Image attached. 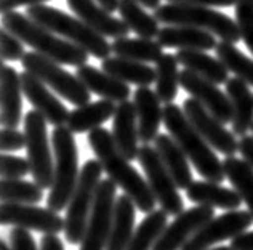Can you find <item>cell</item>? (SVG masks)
Listing matches in <instances>:
<instances>
[{"mask_svg": "<svg viewBox=\"0 0 253 250\" xmlns=\"http://www.w3.org/2000/svg\"><path fill=\"white\" fill-rule=\"evenodd\" d=\"M88 144L96 159L101 162L104 172L119 188L124 189L126 196L131 197L138 210H141L143 213H151L152 210H156L157 199L149 188L148 180H144L130 161L119 151L111 131L101 127L91 130L88 133Z\"/></svg>", "mask_w": 253, "mask_h": 250, "instance_id": "obj_1", "label": "cell"}, {"mask_svg": "<svg viewBox=\"0 0 253 250\" xmlns=\"http://www.w3.org/2000/svg\"><path fill=\"white\" fill-rule=\"evenodd\" d=\"M2 28L15 34L19 41L29 45L37 53L59 64L81 68L88 61V53L84 48L69 42L68 39H59L58 34L32 21L28 15H23V13L15 10L3 13Z\"/></svg>", "mask_w": 253, "mask_h": 250, "instance_id": "obj_2", "label": "cell"}, {"mask_svg": "<svg viewBox=\"0 0 253 250\" xmlns=\"http://www.w3.org/2000/svg\"><path fill=\"white\" fill-rule=\"evenodd\" d=\"M164 125L173 136V140L184 151V154L188 156L189 162L194 166L199 175H202L207 181H224L226 175L223 162H219L218 156L213 153L207 140L196 130L181 108L173 103L165 104Z\"/></svg>", "mask_w": 253, "mask_h": 250, "instance_id": "obj_3", "label": "cell"}, {"mask_svg": "<svg viewBox=\"0 0 253 250\" xmlns=\"http://www.w3.org/2000/svg\"><path fill=\"white\" fill-rule=\"evenodd\" d=\"M26 15L32 21L79 45L86 53L98 58V60H106L111 55L112 45L106 41V37L90 28L81 18H74L69 13H64L59 8H53V6H46L43 3L28 6Z\"/></svg>", "mask_w": 253, "mask_h": 250, "instance_id": "obj_4", "label": "cell"}, {"mask_svg": "<svg viewBox=\"0 0 253 250\" xmlns=\"http://www.w3.org/2000/svg\"><path fill=\"white\" fill-rule=\"evenodd\" d=\"M53 154H55V178L46 197V207L61 212L68 208L69 201L79 181V153L74 133L68 125H59L53 128L51 135Z\"/></svg>", "mask_w": 253, "mask_h": 250, "instance_id": "obj_5", "label": "cell"}, {"mask_svg": "<svg viewBox=\"0 0 253 250\" xmlns=\"http://www.w3.org/2000/svg\"><path fill=\"white\" fill-rule=\"evenodd\" d=\"M154 16L165 26H192L211 32L219 41L237 43L242 41L237 21L210 6L191 3H165L154 10Z\"/></svg>", "mask_w": 253, "mask_h": 250, "instance_id": "obj_6", "label": "cell"}, {"mask_svg": "<svg viewBox=\"0 0 253 250\" xmlns=\"http://www.w3.org/2000/svg\"><path fill=\"white\" fill-rule=\"evenodd\" d=\"M103 166L98 159H90L84 164L79 175L77 186L66 210L64 234L69 244H81L85 238L86 225L95 202L96 189L101 183Z\"/></svg>", "mask_w": 253, "mask_h": 250, "instance_id": "obj_7", "label": "cell"}, {"mask_svg": "<svg viewBox=\"0 0 253 250\" xmlns=\"http://www.w3.org/2000/svg\"><path fill=\"white\" fill-rule=\"evenodd\" d=\"M21 63L24 66V71L39 77L45 85H48L69 103L76 104V106H84V104L90 103L91 91L85 87L77 76L63 69L59 63L42 56L37 51H26Z\"/></svg>", "mask_w": 253, "mask_h": 250, "instance_id": "obj_8", "label": "cell"}, {"mask_svg": "<svg viewBox=\"0 0 253 250\" xmlns=\"http://www.w3.org/2000/svg\"><path fill=\"white\" fill-rule=\"evenodd\" d=\"M46 119L37 109L28 111L24 117V135L28 161L31 162V173L39 186L51 188L55 178V162H53L48 133H46Z\"/></svg>", "mask_w": 253, "mask_h": 250, "instance_id": "obj_9", "label": "cell"}, {"mask_svg": "<svg viewBox=\"0 0 253 250\" xmlns=\"http://www.w3.org/2000/svg\"><path fill=\"white\" fill-rule=\"evenodd\" d=\"M138 162L146 173V180L149 183V188L154 193L157 204L161 206L164 212H167L170 216H176L184 210V202L178 193V186L175 180L171 178L167 167L159 156L157 149L143 144L138 153Z\"/></svg>", "mask_w": 253, "mask_h": 250, "instance_id": "obj_10", "label": "cell"}, {"mask_svg": "<svg viewBox=\"0 0 253 250\" xmlns=\"http://www.w3.org/2000/svg\"><path fill=\"white\" fill-rule=\"evenodd\" d=\"M117 185L111 178L101 180L96 189L95 202L86 225L85 238L81 242V250H106L114 221V208L117 201Z\"/></svg>", "mask_w": 253, "mask_h": 250, "instance_id": "obj_11", "label": "cell"}, {"mask_svg": "<svg viewBox=\"0 0 253 250\" xmlns=\"http://www.w3.org/2000/svg\"><path fill=\"white\" fill-rule=\"evenodd\" d=\"M0 221L3 226H18L43 234H58L64 231L66 221L59 212L39 207L37 204L2 202Z\"/></svg>", "mask_w": 253, "mask_h": 250, "instance_id": "obj_12", "label": "cell"}, {"mask_svg": "<svg viewBox=\"0 0 253 250\" xmlns=\"http://www.w3.org/2000/svg\"><path fill=\"white\" fill-rule=\"evenodd\" d=\"M252 223L253 216L249 210H228V213L213 216L186 242L181 250H209L211 246L223 241H232L239 234L245 233Z\"/></svg>", "mask_w": 253, "mask_h": 250, "instance_id": "obj_13", "label": "cell"}, {"mask_svg": "<svg viewBox=\"0 0 253 250\" xmlns=\"http://www.w3.org/2000/svg\"><path fill=\"white\" fill-rule=\"evenodd\" d=\"M183 111L196 130L207 140L213 149L224 156H234L239 151V141L236 140V135L226 128L224 124L216 119L196 98H188L183 103Z\"/></svg>", "mask_w": 253, "mask_h": 250, "instance_id": "obj_14", "label": "cell"}, {"mask_svg": "<svg viewBox=\"0 0 253 250\" xmlns=\"http://www.w3.org/2000/svg\"><path fill=\"white\" fill-rule=\"evenodd\" d=\"M215 216V210L209 206H196L183 210L173 223L165 228L152 250H181L183 246L199 229Z\"/></svg>", "mask_w": 253, "mask_h": 250, "instance_id": "obj_15", "label": "cell"}, {"mask_svg": "<svg viewBox=\"0 0 253 250\" xmlns=\"http://www.w3.org/2000/svg\"><path fill=\"white\" fill-rule=\"evenodd\" d=\"M179 83H181L183 90L188 91L199 103H202L216 119H219L223 124H229L232 121L231 100L228 93L219 90L218 83L210 82L189 69L179 72Z\"/></svg>", "mask_w": 253, "mask_h": 250, "instance_id": "obj_16", "label": "cell"}, {"mask_svg": "<svg viewBox=\"0 0 253 250\" xmlns=\"http://www.w3.org/2000/svg\"><path fill=\"white\" fill-rule=\"evenodd\" d=\"M21 87L28 101L45 117L46 122L55 125V127H59V125H64L68 122L69 111L46 88V85L41 79L24 71L21 74Z\"/></svg>", "mask_w": 253, "mask_h": 250, "instance_id": "obj_17", "label": "cell"}, {"mask_svg": "<svg viewBox=\"0 0 253 250\" xmlns=\"http://www.w3.org/2000/svg\"><path fill=\"white\" fill-rule=\"evenodd\" d=\"M72 13H76L77 18H81L84 23H86L98 31L99 34L111 39H121L126 37L131 31L122 19H117L112 16L108 10H104L98 0H66Z\"/></svg>", "mask_w": 253, "mask_h": 250, "instance_id": "obj_18", "label": "cell"}, {"mask_svg": "<svg viewBox=\"0 0 253 250\" xmlns=\"http://www.w3.org/2000/svg\"><path fill=\"white\" fill-rule=\"evenodd\" d=\"M133 103H135L138 117L139 141L143 144L156 141L159 127L164 122V108L161 106V98L149 87H138L133 93Z\"/></svg>", "mask_w": 253, "mask_h": 250, "instance_id": "obj_19", "label": "cell"}, {"mask_svg": "<svg viewBox=\"0 0 253 250\" xmlns=\"http://www.w3.org/2000/svg\"><path fill=\"white\" fill-rule=\"evenodd\" d=\"M112 138H114L119 151L130 162L138 159L139 131H138V117H136L135 103L125 100L117 104L114 122H112Z\"/></svg>", "mask_w": 253, "mask_h": 250, "instance_id": "obj_20", "label": "cell"}, {"mask_svg": "<svg viewBox=\"0 0 253 250\" xmlns=\"http://www.w3.org/2000/svg\"><path fill=\"white\" fill-rule=\"evenodd\" d=\"M159 43L165 48L179 50H202L210 51L216 48V39L209 31L192 26H164L157 36Z\"/></svg>", "mask_w": 253, "mask_h": 250, "instance_id": "obj_21", "label": "cell"}, {"mask_svg": "<svg viewBox=\"0 0 253 250\" xmlns=\"http://www.w3.org/2000/svg\"><path fill=\"white\" fill-rule=\"evenodd\" d=\"M226 93L232 104V133L236 136L247 135L253 125V93L249 83L239 77H231L226 82Z\"/></svg>", "mask_w": 253, "mask_h": 250, "instance_id": "obj_22", "label": "cell"}, {"mask_svg": "<svg viewBox=\"0 0 253 250\" xmlns=\"http://www.w3.org/2000/svg\"><path fill=\"white\" fill-rule=\"evenodd\" d=\"M76 76L81 79L84 85L91 93L106 98V100L121 103V101L128 100V96H130L128 83L108 74L106 71L93 68L90 64H84L81 68H77Z\"/></svg>", "mask_w": 253, "mask_h": 250, "instance_id": "obj_23", "label": "cell"}, {"mask_svg": "<svg viewBox=\"0 0 253 250\" xmlns=\"http://www.w3.org/2000/svg\"><path fill=\"white\" fill-rule=\"evenodd\" d=\"M186 196L197 206H209L213 208L237 210L244 202L236 189L221 186V183L213 181H192L186 189Z\"/></svg>", "mask_w": 253, "mask_h": 250, "instance_id": "obj_24", "label": "cell"}, {"mask_svg": "<svg viewBox=\"0 0 253 250\" xmlns=\"http://www.w3.org/2000/svg\"><path fill=\"white\" fill-rule=\"evenodd\" d=\"M156 149L161 159L164 162V166L167 167L170 172L171 178L175 180L176 186L179 189H188L192 180V172L189 167V159L184 154V151L179 148V144L173 140V136L159 133L156 138Z\"/></svg>", "mask_w": 253, "mask_h": 250, "instance_id": "obj_25", "label": "cell"}, {"mask_svg": "<svg viewBox=\"0 0 253 250\" xmlns=\"http://www.w3.org/2000/svg\"><path fill=\"white\" fill-rule=\"evenodd\" d=\"M21 74L8 64L2 66V125L16 128L23 114Z\"/></svg>", "mask_w": 253, "mask_h": 250, "instance_id": "obj_26", "label": "cell"}, {"mask_svg": "<svg viewBox=\"0 0 253 250\" xmlns=\"http://www.w3.org/2000/svg\"><path fill=\"white\" fill-rule=\"evenodd\" d=\"M116 101L103 100L86 103L84 106H77L74 111H71L68 117V128L72 133H85V131H91L109 121L111 117L116 114Z\"/></svg>", "mask_w": 253, "mask_h": 250, "instance_id": "obj_27", "label": "cell"}, {"mask_svg": "<svg viewBox=\"0 0 253 250\" xmlns=\"http://www.w3.org/2000/svg\"><path fill=\"white\" fill-rule=\"evenodd\" d=\"M135 202L130 196L122 194L117 197L114 208V221H112L111 234L106 250H126L131 236L135 233Z\"/></svg>", "mask_w": 253, "mask_h": 250, "instance_id": "obj_28", "label": "cell"}, {"mask_svg": "<svg viewBox=\"0 0 253 250\" xmlns=\"http://www.w3.org/2000/svg\"><path fill=\"white\" fill-rule=\"evenodd\" d=\"M176 60L179 64L184 66V69L196 72V74L205 77L210 82L219 85L229 81V69L219 60L210 56L202 50H179L176 53Z\"/></svg>", "mask_w": 253, "mask_h": 250, "instance_id": "obj_29", "label": "cell"}, {"mask_svg": "<svg viewBox=\"0 0 253 250\" xmlns=\"http://www.w3.org/2000/svg\"><path fill=\"white\" fill-rule=\"evenodd\" d=\"M103 71L114 76L126 83H135L138 87H149L156 82V69L151 68L148 63H139L126 58L114 56L103 60Z\"/></svg>", "mask_w": 253, "mask_h": 250, "instance_id": "obj_30", "label": "cell"}, {"mask_svg": "<svg viewBox=\"0 0 253 250\" xmlns=\"http://www.w3.org/2000/svg\"><path fill=\"white\" fill-rule=\"evenodd\" d=\"M119 15L128 28L143 39H154L159 36V19L149 15L138 0H121Z\"/></svg>", "mask_w": 253, "mask_h": 250, "instance_id": "obj_31", "label": "cell"}, {"mask_svg": "<svg viewBox=\"0 0 253 250\" xmlns=\"http://www.w3.org/2000/svg\"><path fill=\"white\" fill-rule=\"evenodd\" d=\"M112 45V51L116 53V56L126 58V60L139 61V63H157V60L161 58L162 53V45L159 43V41H152V39H130L121 37L116 39Z\"/></svg>", "mask_w": 253, "mask_h": 250, "instance_id": "obj_32", "label": "cell"}, {"mask_svg": "<svg viewBox=\"0 0 253 250\" xmlns=\"http://www.w3.org/2000/svg\"><path fill=\"white\" fill-rule=\"evenodd\" d=\"M169 213L164 210H152L146 215V218L135 228V233L131 236V241L126 250H152L157 239L167 228Z\"/></svg>", "mask_w": 253, "mask_h": 250, "instance_id": "obj_33", "label": "cell"}, {"mask_svg": "<svg viewBox=\"0 0 253 250\" xmlns=\"http://www.w3.org/2000/svg\"><path fill=\"white\" fill-rule=\"evenodd\" d=\"M223 167L226 178L242 197V201L253 216V167L247 161L237 159L234 156H226Z\"/></svg>", "mask_w": 253, "mask_h": 250, "instance_id": "obj_34", "label": "cell"}, {"mask_svg": "<svg viewBox=\"0 0 253 250\" xmlns=\"http://www.w3.org/2000/svg\"><path fill=\"white\" fill-rule=\"evenodd\" d=\"M176 55L164 53L156 63V93L165 104L173 103L179 88V71Z\"/></svg>", "mask_w": 253, "mask_h": 250, "instance_id": "obj_35", "label": "cell"}, {"mask_svg": "<svg viewBox=\"0 0 253 250\" xmlns=\"http://www.w3.org/2000/svg\"><path fill=\"white\" fill-rule=\"evenodd\" d=\"M216 56L226 68H228L236 77L242 79L244 82L253 87V60L245 56L234 43L219 41L216 45Z\"/></svg>", "mask_w": 253, "mask_h": 250, "instance_id": "obj_36", "label": "cell"}, {"mask_svg": "<svg viewBox=\"0 0 253 250\" xmlns=\"http://www.w3.org/2000/svg\"><path fill=\"white\" fill-rule=\"evenodd\" d=\"M43 197V188L34 181L23 178H3L2 180V201L16 204H39Z\"/></svg>", "mask_w": 253, "mask_h": 250, "instance_id": "obj_37", "label": "cell"}, {"mask_svg": "<svg viewBox=\"0 0 253 250\" xmlns=\"http://www.w3.org/2000/svg\"><path fill=\"white\" fill-rule=\"evenodd\" d=\"M236 21L241 29V37L253 53V0H237Z\"/></svg>", "mask_w": 253, "mask_h": 250, "instance_id": "obj_38", "label": "cell"}, {"mask_svg": "<svg viewBox=\"0 0 253 250\" xmlns=\"http://www.w3.org/2000/svg\"><path fill=\"white\" fill-rule=\"evenodd\" d=\"M31 173V162L23 157L5 153L2 156V178H24Z\"/></svg>", "mask_w": 253, "mask_h": 250, "instance_id": "obj_39", "label": "cell"}, {"mask_svg": "<svg viewBox=\"0 0 253 250\" xmlns=\"http://www.w3.org/2000/svg\"><path fill=\"white\" fill-rule=\"evenodd\" d=\"M0 39H2V60L5 63L23 60V56L26 55L24 42H21L15 34H11V32L6 31L5 28H2Z\"/></svg>", "mask_w": 253, "mask_h": 250, "instance_id": "obj_40", "label": "cell"}, {"mask_svg": "<svg viewBox=\"0 0 253 250\" xmlns=\"http://www.w3.org/2000/svg\"><path fill=\"white\" fill-rule=\"evenodd\" d=\"M10 242L13 250H37V244L29 229L15 226L10 231Z\"/></svg>", "mask_w": 253, "mask_h": 250, "instance_id": "obj_41", "label": "cell"}, {"mask_svg": "<svg viewBox=\"0 0 253 250\" xmlns=\"http://www.w3.org/2000/svg\"><path fill=\"white\" fill-rule=\"evenodd\" d=\"M26 146V135L18 131L16 128L3 127L2 130V151L3 153H11V151H19Z\"/></svg>", "mask_w": 253, "mask_h": 250, "instance_id": "obj_42", "label": "cell"}, {"mask_svg": "<svg viewBox=\"0 0 253 250\" xmlns=\"http://www.w3.org/2000/svg\"><path fill=\"white\" fill-rule=\"evenodd\" d=\"M170 3H191L201 6H232L237 3V0H167Z\"/></svg>", "mask_w": 253, "mask_h": 250, "instance_id": "obj_43", "label": "cell"}, {"mask_svg": "<svg viewBox=\"0 0 253 250\" xmlns=\"http://www.w3.org/2000/svg\"><path fill=\"white\" fill-rule=\"evenodd\" d=\"M45 2H48V0H0V10H2V13H8L23 5L32 6V5H41Z\"/></svg>", "mask_w": 253, "mask_h": 250, "instance_id": "obj_44", "label": "cell"}, {"mask_svg": "<svg viewBox=\"0 0 253 250\" xmlns=\"http://www.w3.org/2000/svg\"><path fill=\"white\" fill-rule=\"evenodd\" d=\"M232 250H253V231H245L231 241Z\"/></svg>", "mask_w": 253, "mask_h": 250, "instance_id": "obj_45", "label": "cell"}, {"mask_svg": "<svg viewBox=\"0 0 253 250\" xmlns=\"http://www.w3.org/2000/svg\"><path fill=\"white\" fill-rule=\"evenodd\" d=\"M239 153L242 154L244 161H247L253 167V136H241V140H239Z\"/></svg>", "mask_w": 253, "mask_h": 250, "instance_id": "obj_46", "label": "cell"}, {"mask_svg": "<svg viewBox=\"0 0 253 250\" xmlns=\"http://www.w3.org/2000/svg\"><path fill=\"white\" fill-rule=\"evenodd\" d=\"M41 250H64L63 241L56 234H45L41 241Z\"/></svg>", "mask_w": 253, "mask_h": 250, "instance_id": "obj_47", "label": "cell"}, {"mask_svg": "<svg viewBox=\"0 0 253 250\" xmlns=\"http://www.w3.org/2000/svg\"><path fill=\"white\" fill-rule=\"evenodd\" d=\"M119 2H121V0H98V3L109 13H114L119 10Z\"/></svg>", "mask_w": 253, "mask_h": 250, "instance_id": "obj_48", "label": "cell"}, {"mask_svg": "<svg viewBox=\"0 0 253 250\" xmlns=\"http://www.w3.org/2000/svg\"><path fill=\"white\" fill-rule=\"evenodd\" d=\"M144 8H151V10H157L161 6V0H138Z\"/></svg>", "mask_w": 253, "mask_h": 250, "instance_id": "obj_49", "label": "cell"}, {"mask_svg": "<svg viewBox=\"0 0 253 250\" xmlns=\"http://www.w3.org/2000/svg\"><path fill=\"white\" fill-rule=\"evenodd\" d=\"M0 250H13V247L6 244L5 241H2V242H0Z\"/></svg>", "mask_w": 253, "mask_h": 250, "instance_id": "obj_50", "label": "cell"}, {"mask_svg": "<svg viewBox=\"0 0 253 250\" xmlns=\"http://www.w3.org/2000/svg\"><path fill=\"white\" fill-rule=\"evenodd\" d=\"M209 250H232V247L229 246H219V247H215V249H209Z\"/></svg>", "mask_w": 253, "mask_h": 250, "instance_id": "obj_51", "label": "cell"}, {"mask_svg": "<svg viewBox=\"0 0 253 250\" xmlns=\"http://www.w3.org/2000/svg\"><path fill=\"white\" fill-rule=\"evenodd\" d=\"M252 131H253V125H252Z\"/></svg>", "mask_w": 253, "mask_h": 250, "instance_id": "obj_52", "label": "cell"}]
</instances>
